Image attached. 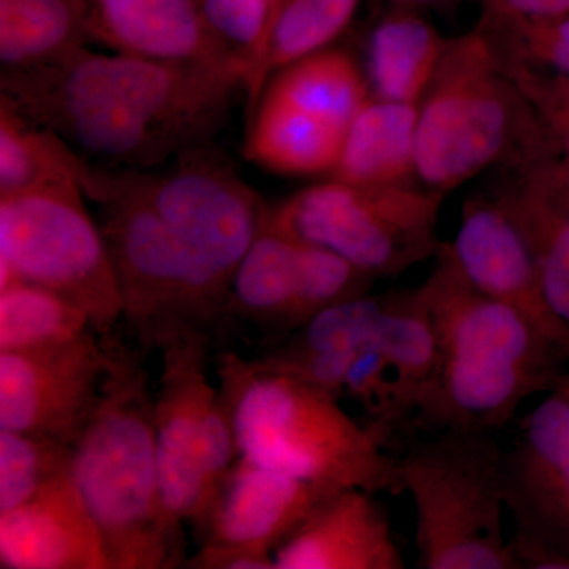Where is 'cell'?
<instances>
[{
    "mask_svg": "<svg viewBox=\"0 0 569 569\" xmlns=\"http://www.w3.org/2000/svg\"><path fill=\"white\" fill-rule=\"evenodd\" d=\"M436 260L419 288L436 328L438 359L411 427L496 433L527 399L559 383L568 358L518 310L468 282L447 244Z\"/></svg>",
    "mask_w": 569,
    "mask_h": 569,
    "instance_id": "6da1fadb",
    "label": "cell"
},
{
    "mask_svg": "<svg viewBox=\"0 0 569 569\" xmlns=\"http://www.w3.org/2000/svg\"><path fill=\"white\" fill-rule=\"evenodd\" d=\"M102 340L107 377L96 411L71 448V478L102 533L112 569L182 568V522L168 511L160 488L146 350L114 332Z\"/></svg>",
    "mask_w": 569,
    "mask_h": 569,
    "instance_id": "7a4b0ae2",
    "label": "cell"
},
{
    "mask_svg": "<svg viewBox=\"0 0 569 569\" xmlns=\"http://www.w3.org/2000/svg\"><path fill=\"white\" fill-rule=\"evenodd\" d=\"M217 373L242 458L325 488L402 492L387 441L358 425L337 397L234 351L219 355Z\"/></svg>",
    "mask_w": 569,
    "mask_h": 569,
    "instance_id": "3957f363",
    "label": "cell"
},
{
    "mask_svg": "<svg viewBox=\"0 0 569 569\" xmlns=\"http://www.w3.org/2000/svg\"><path fill=\"white\" fill-rule=\"evenodd\" d=\"M518 148L526 168L553 159L529 104L478 24L449 41L419 108L417 176L447 193Z\"/></svg>",
    "mask_w": 569,
    "mask_h": 569,
    "instance_id": "277c9868",
    "label": "cell"
},
{
    "mask_svg": "<svg viewBox=\"0 0 569 569\" xmlns=\"http://www.w3.org/2000/svg\"><path fill=\"white\" fill-rule=\"evenodd\" d=\"M82 190L102 208L100 228L118 277L122 320L138 347L162 351L186 337H212L227 320L230 284L104 171L89 167Z\"/></svg>",
    "mask_w": 569,
    "mask_h": 569,
    "instance_id": "5b68a950",
    "label": "cell"
},
{
    "mask_svg": "<svg viewBox=\"0 0 569 569\" xmlns=\"http://www.w3.org/2000/svg\"><path fill=\"white\" fill-rule=\"evenodd\" d=\"M501 459L496 433L455 429L397 458L417 512L418 568L519 569L503 530Z\"/></svg>",
    "mask_w": 569,
    "mask_h": 569,
    "instance_id": "8992f818",
    "label": "cell"
},
{
    "mask_svg": "<svg viewBox=\"0 0 569 569\" xmlns=\"http://www.w3.org/2000/svg\"><path fill=\"white\" fill-rule=\"evenodd\" d=\"M443 197L411 183L359 187L332 179L269 208L266 228L331 250L376 280L391 279L440 252Z\"/></svg>",
    "mask_w": 569,
    "mask_h": 569,
    "instance_id": "52a82bcc",
    "label": "cell"
},
{
    "mask_svg": "<svg viewBox=\"0 0 569 569\" xmlns=\"http://www.w3.org/2000/svg\"><path fill=\"white\" fill-rule=\"evenodd\" d=\"M82 187L0 198V290L48 288L81 307L100 337L122 320V299L102 228Z\"/></svg>",
    "mask_w": 569,
    "mask_h": 569,
    "instance_id": "ba28073f",
    "label": "cell"
},
{
    "mask_svg": "<svg viewBox=\"0 0 569 569\" xmlns=\"http://www.w3.org/2000/svg\"><path fill=\"white\" fill-rule=\"evenodd\" d=\"M22 70V69H20ZM58 88L123 104L187 151L216 132L234 97L246 92L249 67L159 61L134 56L71 51L29 67Z\"/></svg>",
    "mask_w": 569,
    "mask_h": 569,
    "instance_id": "9c48e42d",
    "label": "cell"
},
{
    "mask_svg": "<svg viewBox=\"0 0 569 569\" xmlns=\"http://www.w3.org/2000/svg\"><path fill=\"white\" fill-rule=\"evenodd\" d=\"M173 170L108 173L116 187L140 198L213 274L230 284L242 258L268 222L260 194L201 146L179 153Z\"/></svg>",
    "mask_w": 569,
    "mask_h": 569,
    "instance_id": "30bf717a",
    "label": "cell"
},
{
    "mask_svg": "<svg viewBox=\"0 0 569 569\" xmlns=\"http://www.w3.org/2000/svg\"><path fill=\"white\" fill-rule=\"evenodd\" d=\"M519 569H569V377L523 418L501 459Z\"/></svg>",
    "mask_w": 569,
    "mask_h": 569,
    "instance_id": "8fae6325",
    "label": "cell"
},
{
    "mask_svg": "<svg viewBox=\"0 0 569 569\" xmlns=\"http://www.w3.org/2000/svg\"><path fill=\"white\" fill-rule=\"evenodd\" d=\"M373 283L340 254L264 228L236 269L227 320L282 342L321 310L369 295Z\"/></svg>",
    "mask_w": 569,
    "mask_h": 569,
    "instance_id": "7c38bea8",
    "label": "cell"
},
{
    "mask_svg": "<svg viewBox=\"0 0 569 569\" xmlns=\"http://www.w3.org/2000/svg\"><path fill=\"white\" fill-rule=\"evenodd\" d=\"M108 353L93 329L69 342L0 351V430L73 447L102 395Z\"/></svg>",
    "mask_w": 569,
    "mask_h": 569,
    "instance_id": "4fadbf2b",
    "label": "cell"
},
{
    "mask_svg": "<svg viewBox=\"0 0 569 569\" xmlns=\"http://www.w3.org/2000/svg\"><path fill=\"white\" fill-rule=\"evenodd\" d=\"M211 337L192 336L162 350L156 392L157 463L168 511L190 522L201 508L200 449L209 400L217 391L208 378Z\"/></svg>",
    "mask_w": 569,
    "mask_h": 569,
    "instance_id": "5bb4252c",
    "label": "cell"
},
{
    "mask_svg": "<svg viewBox=\"0 0 569 569\" xmlns=\"http://www.w3.org/2000/svg\"><path fill=\"white\" fill-rule=\"evenodd\" d=\"M332 488L239 458L211 503L190 523L198 548L253 549L274 556Z\"/></svg>",
    "mask_w": 569,
    "mask_h": 569,
    "instance_id": "9a60e30c",
    "label": "cell"
},
{
    "mask_svg": "<svg viewBox=\"0 0 569 569\" xmlns=\"http://www.w3.org/2000/svg\"><path fill=\"white\" fill-rule=\"evenodd\" d=\"M447 249L468 282L518 310L569 359L567 336L546 305L529 242L498 198L467 200Z\"/></svg>",
    "mask_w": 569,
    "mask_h": 569,
    "instance_id": "2e32d148",
    "label": "cell"
},
{
    "mask_svg": "<svg viewBox=\"0 0 569 569\" xmlns=\"http://www.w3.org/2000/svg\"><path fill=\"white\" fill-rule=\"evenodd\" d=\"M88 40L159 61L249 67L212 31L201 0H80Z\"/></svg>",
    "mask_w": 569,
    "mask_h": 569,
    "instance_id": "e0dca14e",
    "label": "cell"
},
{
    "mask_svg": "<svg viewBox=\"0 0 569 569\" xmlns=\"http://www.w3.org/2000/svg\"><path fill=\"white\" fill-rule=\"evenodd\" d=\"M0 568L112 569L70 471L20 507L0 512Z\"/></svg>",
    "mask_w": 569,
    "mask_h": 569,
    "instance_id": "ac0fdd59",
    "label": "cell"
},
{
    "mask_svg": "<svg viewBox=\"0 0 569 569\" xmlns=\"http://www.w3.org/2000/svg\"><path fill=\"white\" fill-rule=\"evenodd\" d=\"M377 493L339 489L284 539L274 552L276 569H403Z\"/></svg>",
    "mask_w": 569,
    "mask_h": 569,
    "instance_id": "d6986e66",
    "label": "cell"
},
{
    "mask_svg": "<svg viewBox=\"0 0 569 569\" xmlns=\"http://www.w3.org/2000/svg\"><path fill=\"white\" fill-rule=\"evenodd\" d=\"M348 129L269 91L254 104L244 156L280 174L332 173Z\"/></svg>",
    "mask_w": 569,
    "mask_h": 569,
    "instance_id": "ffe728a7",
    "label": "cell"
},
{
    "mask_svg": "<svg viewBox=\"0 0 569 569\" xmlns=\"http://www.w3.org/2000/svg\"><path fill=\"white\" fill-rule=\"evenodd\" d=\"M419 104L373 97L348 129L332 179L359 187L410 183L417 174Z\"/></svg>",
    "mask_w": 569,
    "mask_h": 569,
    "instance_id": "44dd1931",
    "label": "cell"
},
{
    "mask_svg": "<svg viewBox=\"0 0 569 569\" xmlns=\"http://www.w3.org/2000/svg\"><path fill=\"white\" fill-rule=\"evenodd\" d=\"M449 41L417 10H392L373 29L367 50V73L376 99L419 104Z\"/></svg>",
    "mask_w": 569,
    "mask_h": 569,
    "instance_id": "7402d4cb",
    "label": "cell"
},
{
    "mask_svg": "<svg viewBox=\"0 0 569 569\" xmlns=\"http://www.w3.org/2000/svg\"><path fill=\"white\" fill-rule=\"evenodd\" d=\"M88 168L61 134L0 97V198L82 187Z\"/></svg>",
    "mask_w": 569,
    "mask_h": 569,
    "instance_id": "603a6c76",
    "label": "cell"
},
{
    "mask_svg": "<svg viewBox=\"0 0 569 569\" xmlns=\"http://www.w3.org/2000/svg\"><path fill=\"white\" fill-rule=\"evenodd\" d=\"M497 198L526 236L546 305L569 342V209L529 174Z\"/></svg>",
    "mask_w": 569,
    "mask_h": 569,
    "instance_id": "cb8c5ba5",
    "label": "cell"
},
{
    "mask_svg": "<svg viewBox=\"0 0 569 569\" xmlns=\"http://www.w3.org/2000/svg\"><path fill=\"white\" fill-rule=\"evenodd\" d=\"M369 348L387 359L413 421L419 396L432 378L438 359L436 328L421 288L385 293Z\"/></svg>",
    "mask_w": 569,
    "mask_h": 569,
    "instance_id": "d4e9b609",
    "label": "cell"
},
{
    "mask_svg": "<svg viewBox=\"0 0 569 569\" xmlns=\"http://www.w3.org/2000/svg\"><path fill=\"white\" fill-rule=\"evenodd\" d=\"M358 7L359 0H284L277 11L263 51L247 78L246 92L252 108L260 100L266 82L277 71L326 50L342 36Z\"/></svg>",
    "mask_w": 569,
    "mask_h": 569,
    "instance_id": "484cf974",
    "label": "cell"
},
{
    "mask_svg": "<svg viewBox=\"0 0 569 569\" xmlns=\"http://www.w3.org/2000/svg\"><path fill=\"white\" fill-rule=\"evenodd\" d=\"M86 41L80 0H0L2 70L54 61Z\"/></svg>",
    "mask_w": 569,
    "mask_h": 569,
    "instance_id": "4316f807",
    "label": "cell"
},
{
    "mask_svg": "<svg viewBox=\"0 0 569 569\" xmlns=\"http://www.w3.org/2000/svg\"><path fill=\"white\" fill-rule=\"evenodd\" d=\"M263 91L277 93L346 129L372 100L369 80L353 56L335 48L313 52L277 71Z\"/></svg>",
    "mask_w": 569,
    "mask_h": 569,
    "instance_id": "83f0119b",
    "label": "cell"
},
{
    "mask_svg": "<svg viewBox=\"0 0 569 569\" xmlns=\"http://www.w3.org/2000/svg\"><path fill=\"white\" fill-rule=\"evenodd\" d=\"M91 329L81 307L48 288L18 282L0 290V351L69 342Z\"/></svg>",
    "mask_w": 569,
    "mask_h": 569,
    "instance_id": "f1b7e54d",
    "label": "cell"
},
{
    "mask_svg": "<svg viewBox=\"0 0 569 569\" xmlns=\"http://www.w3.org/2000/svg\"><path fill=\"white\" fill-rule=\"evenodd\" d=\"M71 448L52 438L0 430V512L20 507L69 473Z\"/></svg>",
    "mask_w": 569,
    "mask_h": 569,
    "instance_id": "f546056e",
    "label": "cell"
},
{
    "mask_svg": "<svg viewBox=\"0 0 569 569\" xmlns=\"http://www.w3.org/2000/svg\"><path fill=\"white\" fill-rule=\"evenodd\" d=\"M385 295L358 296L321 310L282 342L313 351H362L372 342Z\"/></svg>",
    "mask_w": 569,
    "mask_h": 569,
    "instance_id": "4dcf8cb0",
    "label": "cell"
},
{
    "mask_svg": "<svg viewBox=\"0 0 569 569\" xmlns=\"http://www.w3.org/2000/svg\"><path fill=\"white\" fill-rule=\"evenodd\" d=\"M343 395L359 403L370 419L369 426L385 441H388L395 430L411 426L395 372L387 359L372 348L362 350L355 359L347 376Z\"/></svg>",
    "mask_w": 569,
    "mask_h": 569,
    "instance_id": "1f68e13d",
    "label": "cell"
},
{
    "mask_svg": "<svg viewBox=\"0 0 569 569\" xmlns=\"http://www.w3.org/2000/svg\"><path fill=\"white\" fill-rule=\"evenodd\" d=\"M481 24V22H479ZM501 58L550 73L569 74V17L488 28Z\"/></svg>",
    "mask_w": 569,
    "mask_h": 569,
    "instance_id": "d6a6232c",
    "label": "cell"
},
{
    "mask_svg": "<svg viewBox=\"0 0 569 569\" xmlns=\"http://www.w3.org/2000/svg\"><path fill=\"white\" fill-rule=\"evenodd\" d=\"M501 61L529 104L550 151L556 157H569V74L550 73L503 58Z\"/></svg>",
    "mask_w": 569,
    "mask_h": 569,
    "instance_id": "836d02e7",
    "label": "cell"
},
{
    "mask_svg": "<svg viewBox=\"0 0 569 569\" xmlns=\"http://www.w3.org/2000/svg\"><path fill=\"white\" fill-rule=\"evenodd\" d=\"M284 0H201L212 31L249 62V73L263 51L277 11ZM249 78V77H247Z\"/></svg>",
    "mask_w": 569,
    "mask_h": 569,
    "instance_id": "e575fe53",
    "label": "cell"
},
{
    "mask_svg": "<svg viewBox=\"0 0 569 569\" xmlns=\"http://www.w3.org/2000/svg\"><path fill=\"white\" fill-rule=\"evenodd\" d=\"M359 353L361 351L305 350L279 342L271 351L252 361L260 369L293 377L339 399L346 391L348 372Z\"/></svg>",
    "mask_w": 569,
    "mask_h": 569,
    "instance_id": "d590c367",
    "label": "cell"
},
{
    "mask_svg": "<svg viewBox=\"0 0 569 569\" xmlns=\"http://www.w3.org/2000/svg\"><path fill=\"white\" fill-rule=\"evenodd\" d=\"M481 7L479 22L488 28L569 17V0H481Z\"/></svg>",
    "mask_w": 569,
    "mask_h": 569,
    "instance_id": "8d00e7d4",
    "label": "cell"
},
{
    "mask_svg": "<svg viewBox=\"0 0 569 569\" xmlns=\"http://www.w3.org/2000/svg\"><path fill=\"white\" fill-rule=\"evenodd\" d=\"M182 568L190 569H276L274 556L253 549L200 548L186 560Z\"/></svg>",
    "mask_w": 569,
    "mask_h": 569,
    "instance_id": "74e56055",
    "label": "cell"
},
{
    "mask_svg": "<svg viewBox=\"0 0 569 569\" xmlns=\"http://www.w3.org/2000/svg\"><path fill=\"white\" fill-rule=\"evenodd\" d=\"M535 179L560 204L569 209V157H556L548 162L527 168V173Z\"/></svg>",
    "mask_w": 569,
    "mask_h": 569,
    "instance_id": "f35d334b",
    "label": "cell"
},
{
    "mask_svg": "<svg viewBox=\"0 0 569 569\" xmlns=\"http://www.w3.org/2000/svg\"><path fill=\"white\" fill-rule=\"evenodd\" d=\"M395 6V9H437V7L449 6V3L456 2V0H389Z\"/></svg>",
    "mask_w": 569,
    "mask_h": 569,
    "instance_id": "ab89813d",
    "label": "cell"
}]
</instances>
